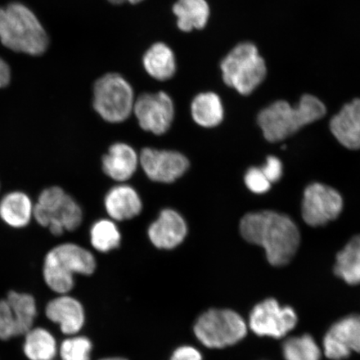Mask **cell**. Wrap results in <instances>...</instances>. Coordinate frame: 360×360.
<instances>
[{
	"label": "cell",
	"mask_w": 360,
	"mask_h": 360,
	"mask_svg": "<svg viewBox=\"0 0 360 360\" xmlns=\"http://www.w3.org/2000/svg\"><path fill=\"white\" fill-rule=\"evenodd\" d=\"M240 233L247 242L264 248L269 263L276 267L290 262L300 243L295 222L274 211L247 214L241 219Z\"/></svg>",
	"instance_id": "cell-1"
},
{
	"label": "cell",
	"mask_w": 360,
	"mask_h": 360,
	"mask_svg": "<svg viewBox=\"0 0 360 360\" xmlns=\"http://www.w3.org/2000/svg\"><path fill=\"white\" fill-rule=\"evenodd\" d=\"M326 114L323 103L311 94H304L298 105L278 101L261 110L258 124L268 141L276 143L298 132L304 126L315 122Z\"/></svg>",
	"instance_id": "cell-2"
},
{
	"label": "cell",
	"mask_w": 360,
	"mask_h": 360,
	"mask_svg": "<svg viewBox=\"0 0 360 360\" xmlns=\"http://www.w3.org/2000/svg\"><path fill=\"white\" fill-rule=\"evenodd\" d=\"M0 41L13 51L40 56L49 39L38 18L28 7L12 3L0 8Z\"/></svg>",
	"instance_id": "cell-3"
},
{
	"label": "cell",
	"mask_w": 360,
	"mask_h": 360,
	"mask_svg": "<svg viewBox=\"0 0 360 360\" xmlns=\"http://www.w3.org/2000/svg\"><path fill=\"white\" fill-rule=\"evenodd\" d=\"M96 269L91 252L82 246L66 243L49 252L44 263L45 283L53 291L65 295L75 285V274L90 276Z\"/></svg>",
	"instance_id": "cell-4"
},
{
	"label": "cell",
	"mask_w": 360,
	"mask_h": 360,
	"mask_svg": "<svg viewBox=\"0 0 360 360\" xmlns=\"http://www.w3.org/2000/svg\"><path fill=\"white\" fill-rule=\"evenodd\" d=\"M220 69L224 82L243 96H249L264 82L267 67L253 43L236 45L223 58Z\"/></svg>",
	"instance_id": "cell-5"
},
{
	"label": "cell",
	"mask_w": 360,
	"mask_h": 360,
	"mask_svg": "<svg viewBox=\"0 0 360 360\" xmlns=\"http://www.w3.org/2000/svg\"><path fill=\"white\" fill-rule=\"evenodd\" d=\"M34 218L52 235L60 236L74 231L83 221V211L77 202L58 186L45 188L34 205Z\"/></svg>",
	"instance_id": "cell-6"
},
{
	"label": "cell",
	"mask_w": 360,
	"mask_h": 360,
	"mask_svg": "<svg viewBox=\"0 0 360 360\" xmlns=\"http://www.w3.org/2000/svg\"><path fill=\"white\" fill-rule=\"evenodd\" d=\"M193 332L205 347L220 349L244 340L248 325L245 319L232 309H210L198 318Z\"/></svg>",
	"instance_id": "cell-7"
},
{
	"label": "cell",
	"mask_w": 360,
	"mask_h": 360,
	"mask_svg": "<svg viewBox=\"0 0 360 360\" xmlns=\"http://www.w3.org/2000/svg\"><path fill=\"white\" fill-rule=\"evenodd\" d=\"M131 85L122 75L110 73L98 79L94 86V108L103 120L117 124L127 120L134 111Z\"/></svg>",
	"instance_id": "cell-8"
},
{
	"label": "cell",
	"mask_w": 360,
	"mask_h": 360,
	"mask_svg": "<svg viewBox=\"0 0 360 360\" xmlns=\"http://www.w3.org/2000/svg\"><path fill=\"white\" fill-rule=\"evenodd\" d=\"M298 316L290 306H281L274 299L256 304L250 314L249 327L256 335L281 339L294 330Z\"/></svg>",
	"instance_id": "cell-9"
},
{
	"label": "cell",
	"mask_w": 360,
	"mask_h": 360,
	"mask_svg": "<svg viewBox=\"0 0 360 360\" xmlns=\"http://www.w3.org/2000/svg\"><path fill=\"white\" fill-rule=\"evenodd\" d=\"M343 209L340 193L330 186L314 183L305 188L302 216L310 226L318 227L339 217Z\"/></svg>",
	"instance_id": "cell-10"
},
{
	"label": "cell",
	"mask_w": 360,
	"mask_h": 360,
	"mask_svg": "<svg viewBox=\"0 0 360 360\" xmlns=\"http://www.w3.org/2000/svg\"><path fill=\"white\" fill-rule=\"evenodd\" d=\"M134 112L143 130L160 135L173 123L174 106L167 93H145L135 101Z\"/></svg>",
	"instance_id": "cell-11"
},
{
	"label": "cell",
	"mask_w": 360,
	"mask_h": 360,
	"mask_svg": "<svg viewBox=\"0 0 360 360\" xmlns=\"http://www.w3.org/2000/svg\"><path fill=\"white\" fill-rule=\"evenodd\" d=\"M323 354L331 360L347 359L360 353V315L350 314L333 325L323 337Z\"/></svg>",
	"instance_id": "cell-12"
},
{
	"label": "cell",
	"mask_w": 360,
	"mask_h": 360,
	"mask_svg": "<svg viewBox=\"0 0 360 360\" xmlns=\"http://www.w3.org/2000/svg\"><path fill=\"white\" fill-rule=\"evenodd\" d=\"M141 164L147 176L153 181L173 183L186 172L190 163L179 152L143 148Z\"/></svg>",
	"instance_id": "cell-13"
},
{
	"label": "cell",
	"mask_w": 360,
	"mask_h": 360,
	"mask_svg": "<svg viewBox=\"0 0 360 360\" xmlns=\"http://www.w3.org/2000/svg\"><path fill=\"white\" fill-rule=\"evenodd\" d=\"M188 228L176 211L165 210L148 228V238L158 249L173 250L184 240Z\"/></svg>",
	"instance_id": "cell-14"
},
{
	"label": "cell",
	"mask_w": 360,
	"mask_h": 360,
	"mask_svg": "<svg viewBox=\"0 0 360 360\" xmlns=\"http://www.w3.org/2000/svg\"><path fill=\"white\" fill-rule=\"evenodd\" d=\"M45 314L49 321L58 323L67 335H75L82 330L85 321L84 310L79 301L63 295L49 302Z\"/></svg>",
	"instance_id": "cell-15"
},
{
	"label": "cell",
	"mask_w": 360,
	"mask_h": 360,
	"mask_svg": "<svg viewBox=\"0 0 360 360\" xmlns=\"http://www.w3.org/2000/svg\"><path fill=\"white\" fill-rule=\"evenodd\" d=\"M330 130L342 146L360 148V100L347 103L330 121Z\"/></svg>",
	"instance_id": "cell-16"
},
{
	"label": "cell",
	"mask_w": 360,
	"mask_h": 360,
	"mask_svg": "<svg viewBox=\"0 0 360 360\" xmlns=\"http://www.w3.org/2000/svg\"><path fill=\"white\" fill-rule=\"evenodd\" d=\"M139 158L132 147L126 143L112 145L102 160L103 172L116 181H125L133 176L138 167Z\"/></svg>",
	"instance_id": "cell-17"
},
{
	"label": "cell",
	"mask_w": 360,
	"mask_h": 360,
	"mask_svg": "<svg viewBox=\"0 0 360 360\" xmlns=\"http://www.w3.org/2000/svg\"><path fill=\"white\" fill-rule=\"evenodd\" d=\"M105 206L107 213L112 219L123 221L141 212L142 202L132 187L119 186L108 192Z\"/></svg>",
	"instance_id": "cell-18"
},
{
	"label": "cell",
	"mask_w": 360,
	"mask_h": 360,
	"mask_svg": "<svg viewBox=\"0 0 360 360\" xmlns=\"http://www.w3.org/2000/svg\"><path fill=\"white\" fill-rule=\"evenodd\" d=\"M34 217V205L24 192L7 193L0 200V218L12 228L21 229L28 225Z\"/></svg>",
	"instance_id": "cell-19"
},
{
	"label": "cell",
	"mask_w": 360,
	"mask_h": 360,
	"mask_svg": "<svg viewBox=\"0 0 360 360\" xmlns=\"http://www.w3.org/2000/svg\"><path fill=\"white\" fill-rule=\"evenodd\" d=\"M143 68L156 80L166 81L174 77L176 72V58L167 44L155 43L148 49L143 58Z\"/></svg>",
	"instance_id": "cell-20"
},
{
	"label": "cell",
	"mask_w": 360,
	"mask_h": 360,
	"mask_svg": "<svg viewBox=\"0 0 360 360\" xmlns=\"http://www.w3.org/2000/svg\"><path fill=\"white\" fill-rule=\"evenodd\" d=\"M173 11L177 17L179 29L184 32L204 29L210 15L206 0H178Z\"/></svg>",
	"instance_id": "cell-21"
},
{
	"label": "cell",
	"mask_w": 360,
	"mask_h": 360,
	"mask_svg": "<svg viewBox=\"0 0 360 360\" xmlns=\"http://www.w3.org/2000/svg\"><path fill=\"white\" fill-rule=\"evenodd\" d=\"M191 115L195 123L213 128L222 122L224 107L218 94L206 92L198 94L191 103Z\"/></svg>",
	"instance_id": "cell-22"
},
{
	"label": "cell",
	"mask_w": 360,
	"mask_h": 360,
	"mask_svg": "<svg viewBox=\"0 0 360 360\" xmlns=\"http://www.w3.org/2000/svg\"><path fill=\"white\" fill-rule=\"evenodd\" d=\"M336 276L350 285L360 283V236H355L338 253L335 264Z\"/></svg>",
	"instance_id": "cell-23"
},
{
	"label": "cell",
	"mask_w": 360,
	"mask_h": 360,
	"mask_svg": "<svg viewBox=\"0 0 360 360\" xmlns=\"http://www.w3.org/2000/svg\"><path fill=\"white\" fill-rule=\"evenodd\" d=\"M6 300L15 318L17 336L25 335L32 330L37 315L34 297L28 294L11 291Z\"/></svg>",
	"instance_id": "cell-24"
},
{
	"label": "cell",
	"mask_w": 360,
	"mask_h": 360,
	"mask_svg": "<svg viewBox=\"0 0 360 360\" xmlns=\"http://www.w3.org/2000/svg\"><path fill=\"white\" fill-rule=\"evenodd\" d=\"M24 351L30 360H52L57 353L55 338L43 328H35L25 335Z\"/></svg>",
	"instance_id": "cell-25"
},
{
	"label": "cell",
	"mask_w": 360,
	"mask_h": 360,
	"mask_svg": "<svg viewBox=\"0 0 360 360\" xmlns=\"http://www.w3.org/2000/svg\"><path fill=\"white\" fill-rule=\"evenodd\" d=\"M285 360H321L322 351L311 335L291 337L282 346Z\"/></svg>",
	"instance_id": "cell-26"
},
{
	"label": "cell",
	"mask_w": 360,
	"mask_h": 360,
	"mask_svg": "<svg viewBox=\"0 0 360 360\" xmlns=\"http://www.w3.org/2000/svg\"><path fill=\"white\" fill-rule=\"evenodd\" d=\"M90 242L94 249L107 253L120 246L121 233L117 225L111 220H98L90 229Z\"/></svg>",
	"instance_id": "cell-27"
},
{
	"label": "cell",
	"mask_w": 360,
	"mask_h": 360,
	"mask_svg": "<svg viewBox=\"0 0 360 360\" xmlns=\"http://www.w3.org/2000/svg\"><path fill=\"white\" fill-rule=\"evenodd\" d=\"M93 345L84 336L69 338L61 344L60 356L62 360H90Z\"/></svg>",
	"instance_id": "cell-28"
},
{
	"label": "cell",
	"mask_w": 360,
	"mask_h": 360,
	"mask_svg": "<svg viewBox=\"0 0 360 360\" xmlns=\"http://www.w3.org/2000/svg\"><path fill=\"white\" fill-rule=\"evenodd\" d=\"M17 336L16 323L7 300H0V340H8Z\"/></svg>",
	"instance_id": "cell-29"
},
{
	"label": "cell",
	"mask_w": 360,
	"mask_h": 360,
	"mask_svg": "<svg viewBox=\"0 0 360 360\" xmlns=\"http://www.w3.org/2000/svg\"><path fill=\"white\" fill-rule=\"evenodd\" d=\"M245 182L249 190L255 193H264L269 191L271 183L259 168H250L247 171Z\"/></svg>",
	"instance_id": "cell-30"
},
{
	"label": "cell",
	"mask_w": 360,
	"mask_h": 360,
	"mask_svg": "<svg viewBox=\"0 0 360 360\" xmlns=\"http://www.w3.org/2000/svg\"><path fill=\"white\" fill-rule=\"evenodd\" d=\"M260 169L270 183H276L282 177L283 165L281 161L276 156H269L266 163Z\"/></svg>",
	"instance_id": "cell-31"
},
{
	"label": "cell",
	"mask_w": 360,
	"mask_h": 360,
	"mask_svg": "<svg viewBox=\"0 0 360 360\" xmlns=\"http://www.w3.org/2000/svg\"><path fill=\"white\" fill-rule=\"evenodd\" d=\"M170 360H202L200 350L190 345L180 346L174 351Z\"/></svg>",
	"instance_id": "cell-32"
},
{
	"label": "cell",
	"mask_w": 360,
	"mask_h": 360,
	"mask_svg": "<svg viewBox=\"0 0 360 360\" xmlns=\"http://www.w3.org/2000/svg\"><path fill=\"white\" fill-rule=\"evenodd\" d=\"M11 77L10 67L7 63L0 58V89L6 87Z\"/></svg>",
	"instance_id": "cell-33"
},
{
	"label": "cell",
	"mask_w": 360,
	"mask_h": 360,
	"mask_svg": "<svg viewBox=\"0 0 360 360\" xmlns=\"http://www.w3.org/2000/svg\"><path fill=\"white\" fill-rule=\"evenodd\" d=\"M108 1L110 2L112 4H122L125 2H129V4H136L143 1V0H108Z\"/></svg>",
	"instance_id": "cell-34"
},
{
	"label": "cell",
	"mask_w": 360,
	"mask_h": 360,
	"mask_svg": "<svg viewBox=\"0 0 360 360\" xmlns=\"http://www.w3.org/2000/svg\"><path fill=\"white\" fill-rule=\"evenodd\" d=\"M98 360H128L127 359H124L122 357H108V358H103Z\"/></svg>",
	"instance_id": "cell-35"
},
{
	"label": "cell",
	"mask_w": 360,
	"mask_h": 360,
	"mask_svg": "<svg viewBox=\"0 0 360 360\" xmlns=\"http://www.w3.org/2000/svg\"><path fill=\"white\" fill-rule=\"evenodd\" d=\"M52 360H53V359H52Z\"/></svg>",
	"instance_id": "cell-36"
}]
</instances>
